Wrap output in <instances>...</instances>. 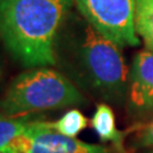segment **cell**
Masks as SVG:
<instances>
[{
  "instance_id": "obj_4",
  "label": "cell",
  "mask_w": 153,
  "mask_h": 153,
  "mask_svg": "<svg viewBox=\"0 0 153 153\" xmlns=\"http://www.w3.org/2000/svg\"><path fill=\"white\" fill-rule=\"evenodd\" d=\"M85 21L119 46L139 45L135 31V0H74Z\"/></svg>"
},
{
  "instance_id": "obj_13",
  "label": "cell",
  "mask_w": 153,
  "mask_h": 153,
  "mask_svg": "<svg viewBox=\"0 0 153 153\" xmlns=\"http://www.w3.org/2000/svg\"><path fill=\"white\" fill-rule=\"evenodd\" d=\"M152 153H153V152H152Z\"/></svg>"
},
{
  "instance_id": "obj_8",
  "label": "cell",
  "mask_w": 153,
  "mask_h": 153,
  "mask_svg": "<svg viewBox=\"0 0 153 153\" xmlns=\"http://www.w3.org/2000/svg\"><path fill=\"white\" fill-rule=\"evenodd\" d=\"M51 121L28 116H8L0 112V151L5 148L18 137L36 129L50 125Z\"/></svg>"
},
{
  "instance_id": "obj_9",
  "label": "cell",
  "mask_w": 153,
  "mask_h": 153,
  "mask_svg": "<svg viewBox=\"0 0 153 153\" xmlns=\"http://www.w3.org/2000/svg\"><path fill=\"white\" fill-rule=\"evenodd\" d=\"M135 31L146 50L153 51V0H135Z\"/></svg>"
},
{
  "instance_id": "obj_10",
  "label": "cell",
  "mask_w": 153,
  "mask_h": 153,
  "mask_svg": "<svg viewBox=\"0 0 153 153\" xmlns=\"http://www.w3.org/2000/svg\"><path fill=\"white\" fill-rule=\"evenodd\" d=\"M88 126V119L78 108L68 110L60 119L52 123L54 130L69 138H76V135Z\"/></svg>"
},
{
  "instance_id": "obj_6",
  "label": "cell",
  "mask_w": 153,
  "mask_h": 153,
  "mask_svg": "<svg viewBox=\"0 0 153 153\" xmlns=\"http://www.w3.org/2000/svg\"><path fill=\"white\" fill-rule=\"evenodd\" d=\"M126 101L133 115H153V51H140L134 57L129 70Z\"/></svg>"
},
{
  "instance_id": "obj_2",
  "label": "cell",
  "mask_w": 153,
  "mask_h": 153,
  "mask_svg": "<svg viewBox=\"0 0 153 153\" xmlns=\"http://www.w3.org/2000/svg\"><path fill=\"white\" fill-rule=\"evenodd\" d=\"M73 0H0V37L27 68L56 64L55 42Z\"/></svg>"
},
{
  "instance_id": "obj_7",
  "label": "cell",
  "mask_w": 153,
  "mask_h": 153,
  "mask_svg": "<svg viewBox=\"0 0 153 153\" xmlns=\"http://www.w3.org/2000/svg\"><path fill=\"white\" fill-rule=\"evenodd\" d=\"M91 124L101 142H111L116 153H126L124 147L125 133L116 128V119L111 106H108L107 103H100L96 107Z\"/></svg>"
},
{
  "instance_id": "obj_5",
  "label": "cell",
  "mask_w": 153,
  "mask_h": 153,
  "mask_svg": "<svg viewBox=\"0 0 153 153\" xmlns=\"http://www.w3.org/2000/svg\"><path fill=\"white\" fill-rule=\"evenodd\" d=\"M0 153H116L115 149L101 144H89L76 138L57 133L52 123L14 139Z\"/></svg>"
},
{
  "instance_id": "obj_12",
  "label": "cell",
  "mask_w": 153,
  "mask_h": 153,
  "mask_svg": "<svg viewBox=\"0 0 153 153\" xmlns=\"http://www.w3.org/2000/svg\"><path fill=\"white\" fill-rule=\"evenodd\" d=\"M0 73H1V71H0Z\"/></svg>"
},
{
  "instance_id": "obj_1",
  "label": "cell",
  "mask_w": 153,
  "mask_h": 153,
  "mask_svg": "<svg viewBox=\"0 0 153 153\" xmlns=\"http://www.w3.org/2000/svg\"><path fill=\"white\" fill-rule=\"evenodd\" d=\"M55 55L56 63L85 91L116 105L126 100L129 70L120 46L82 16L68 14L56 36Z\"/></svg>"
},
{
  "instance_id": "obj_11",
  "label": "cell",
  "mask_w": 153,
  "mask_h": 153,
  "mask_svg": "<svg viewBox=\"0 0 153 153\" xmlns=\"http://www.w3.org/2000/svg\"><path fill=\"white\" fill-rule=\"evenodd\" d=\"M134 146L137 148H153V120L137 131Z\"/></svg>"
},
{
  "instance_id": "obj_3",
  "label": "cell",
  "mask_w": 153,
  "mask_h": 153,
  "mask_svg": "<svg viewBox=\"0 0 153 153\" xmlns=\"http://www.w3.org/2000/svg\"><path fill=\"white\" fill-rule=\"evenodd\" d=\"M84 102V96L68 76L47 66H37L12 80L0 100V112L8 116H27Z\"/></svg>"
}]
</instances>
